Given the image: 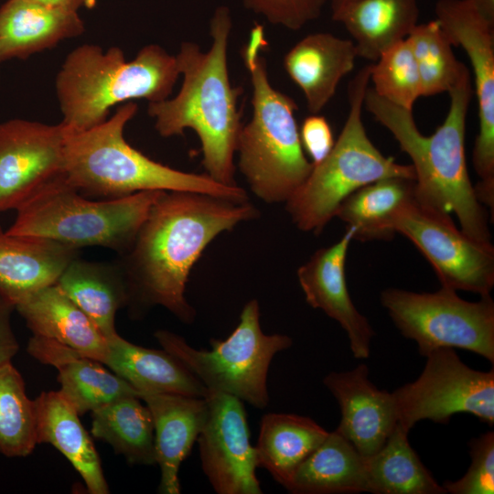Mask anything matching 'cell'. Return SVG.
I'll return each instance as SVG.
<instances>
[{
  "mask_svg": "<svg viewBox=\"0 0 494 494\" xmlns=\"http://www.w3.org/2000/svg\"><path fill=\"white\" fill-rule=\"evenodd\" d=\"M372 90L388 102L412 111L422 96L417 65L408 40H401L370 64Z\"/></svg>",
  "mask_w": 494,
  "mask_h": 494,
  "instance_id": "obj_35",
  "label": "cell"
},
{
  "mask_svg": "<svg viewBox=\"0 0 494 494\" xmlns=\"http://www.w3.org/2000/svg\"><path fill=\"white\" fill-rule=\"evenodd\" d=\"M231 28L230 10L221 5L210 19L207 51L191 41L181 43L176 55L183 79L180 90L173 98L149 102L147 113L162 137L193 130L201 145L205 173L220 184L238 186L234 158L242 124L241 89L231 85L228 68Z\"/></svg>",
  "mask_w": 494,
  "mask_h": 494,
  "instance_id": "obj_2",
  "label": "cell"
},
{
  "mask_svg": "<svg viewBox=\"0 0 494 494\" xmlns=\"http://www.w3.org/2000/svg\"><path fill=\"white\" fill-rule=\"evenodd\" d=\"M419 377L392 393L398 424L411 429L417 422L448 424L459 413L494 424V370H476L465 364L454 349L428 353Z\"/></svg>",
  "mask_w": 494,
  "mask_h": 494,
  "instance_id": "obj_11",
  "label": "cell"
},
{
  "mask_svg": "<svg viewBox=\"0 0 494 494\" xmlns=\"http://www.w3.org/2000/svg\"><path fill=\"white\" fill-rule=\"evenodd\" d=\"M27 352L58 370L59 392L79 415L124 396H139L134 388L105 369L103 363L56 340L33 335Z\"/></svg>",
  "mask_w": 494,
  "mask_h": 494,
  "instance_id": "obj_19",
  "label": "cell"
},
{
  "mask_svg": "<svg viewBox=\"0 0 494 494\" xmlns=\"http://www.w3.org/2000/svg\"><path fill=\"white\" fill-rule=\"evenodd\" d=\"M485 19L494 25V0H465Z\"/></svg>",
  "mask_w": 494,
  "mask_h": 494,
  "instance_id": "obj_40",
  "label": "cell"
},
{
  "mask_svg": "<svg viewBox=\"0 0 494 494\" xmlns=\"http://www.w3.org/2000/svg\"><path fill=\"white\" fill-rule=\"evenodd\" d=\"M33 335L56 340L104 362L107 338L57 285L44 287L16 305Z\"/></svg>",
  "mask_w": 494,
  "mask_h": 494,
  "instance_id": "obj_23",
  "label": "cell"
},
{
  "mask_svg": "<svg viewBox=\"0 0 494 494\" xmlns=\"http://www.w3.org/2000/svg\"><path fill=\"white\" fill-rule=\"evenodd\" d=\"M31 1L48 5L64 6V7L73 8L71 5V0H31Z\"/></svg>",
  "mask_w": 494,
  "mask_h": 494,
  "instance_id": "obj_41",
  "label": "cell"
},
{
  "mask_svg": "<svg viewBox=\"0 0 494 494\" xmlns=\"http://www.w3.org/2000/svg\"><path fill=\"white\" fill-rule=\"evenodd\" d=\"M257 216L258 209L249 201L163 191L118 263L130 303L161 306L180 321L193 322L196 311L185 296L192 267L218 235Z\"/></svg>",
  "mask_w": 494,
  "mask_h": 494,
  "instance_id": "obj_1",
  "label": "cell"
},
{
  "mask_svg": "<svg viewBox=\"0 0 494 494\" xmlns=\"http://www.w3.org/2000/svg\"><path fill=\"white\" fill-rule=\"evenodd\" d=\"M409 429L397 424L383 446L366 458L368 492L446 494L408 441Z\"/></svg>",
  "mask_w": 494,
  "mask_h": 494,
  "instance_id": "obj_32",
  "label": "cell"
},
{
  "mask_svg": "<svg viewBox=\"0 0 494 494\" xmlns=\"http://www.w3.org/2000/svg\"><path fill=\"white\" fill-rule=\"evenodd\" d=\"M152 414L159 492L179 494L178 472L202 430L208 413L205 397L175 393H141Z\"/></svg>",
  "mask_w": 494,
  "mask_h": 494,
  "instance_id": "obj_18",
  "label": "cell"
},
{
  "mask_svg": "<svg viewBox=\"0 0 494 494\" xmlns=\"http://www.w3.org/2000/svg\"><path fill=\"white\" fill-rule=\"evenodd\" d=\"M370 64L349 84V110L338 140L305 182L285 202V209L301 231L317 234L335 217L341 202L359 188L387 177L415 179L412 165L383 156L369 138L362 121Z\"/></svg>",
  "mask_w": 494,
  "mask_h": 494,
  "instance_id": "obj_7",
  "label": "cell"
},
{
  "mask_svg": "<svg viewBox=\"0 0 494 494\" xmlns=\"http://www.w3.org/2000/svg\"><path fill=\"white\" fill-rule=\"evenodd\" d=\"M91 413V434L107 442L131 464H156L154 422L136 395L110 402Z\"/></svg>",
  "mask_w": 494,
  "mask_h": 494,
  "instance_id": "obj_31",
  "label": "cell"
},
{
  "mask_svg": "<svg viewBox=\"0 0 494 494\" xmlns=\"http://www.w3.org/2000/svg\"><path fill=\"white\" fill-rule=\"evenodd\" d=\"M154 336L208 391L235 396L259 409L269 403L267 375L274 357L293 344L287 335L263 333L256 299L243 306L227 338L210 339V349H197L168 330Z\"/></svg>",
  "mask_w": 494,
  "mask_h": 494,
  "instance_id": "obj_9",
  "label": "cell"
},
{
  "mask_svg": "<svg viewBox=\"0 0 494 494\" xmlns=\"http://www.w3.org/2000/svg\"><path fill=\"white\" fill-rule=\"evenodd\" d=\"M65 138L60 123H0V212L18 209L62 174Z\"/></svg>",
  "mask_w": 494,
  "mask_h": 494,
  "instance_id": "obj_15",
  "label": "cell"
},
{
  "mask_svg": "<svg viewBox=\"0 0 494 494\" xmlns=\"http://www.w3.org/2000/svg\"><path fill=\"white\" fill-rule=\"evenodd\" d=\"M436 20L453 46L467 53L474 73L479 129L472 162L479 181L475 193L484 206L494 207V25L465 0H439Z\"/></svg>",
  "mask_w": 494,
  "mask_h": 494,
  "instance_id": "obj_13",
  "label": "cell"
},
{
  "mask_svg": "<svg viewBox=\"0 0 494 494\" xmlns=\"http://www.w3.org/2000/svg\"><path fill=\"white\" fill-rule=\"evenodd\" d=\"M406 39L417 65L422 96L448 92L467 69L456 59L453 45L436 19L417 24Z\"/></svg>",
  "mask_w": 494,
  "mask_h": 494,
  "instance_id": "obj_34",
  "label": "cell"
},
{
  "mask_svg": "<svg viewBox=\"0 0 494 494\" xmlns=\"http://www.w3.org/2000/svg\"><path fill=\"white\" fill-rule=\"evenodd\" d=\"M329 432L306 416L270 413L263 416L255 447L258 467L288 487L300 464Z\"/></svg>",
  "mask_w": 494,
  "mask_h": 494,
  "instance_id": "obj_29",
  "label": "cell"
},
{
  "mask_svg": "<svg viewBox=\"0 0 494 494\" xmlns=\"http://www.w3.org/2000/svg\"><path fill=\"white\" fill-rule=\"evenodd\" d=\"M392 229L409 239L434 268L441 286L481 295L494 286V246L477 241L452 221L450 215L415 199L392 217Z\"/></svg>",
  "mask_w": 494,
  "mask_h": 494,
  "instance_id": "obj_12",
  "label": "cell"
},
{
  "mask_svg": "<svg viewBox=\"0 0 494 494\" xmlns=\"http://www.w3.org/2000/svg\"><path fill=\"white\" fill-rule=\"evenodd\" d=\"M163 191L92 200L68 184L60 174L16 209V219L6 231L47 238L75 249L99 246L122 254L133 243Z\"/></svg>",
  "mask_w": 494,
  "mask_h": 494,
  "instance_id": "obj_8",
  "label": "cell"
},
{
  "mask_svg": "<svg viewBox=\"0 0 494 494\" xmlns=\"http://www.w3.org/2000/svg\"><path fill=\"white\" fill-rule=\"evenodd\" d=\"M295 494L368 492L366 458L337 430L300 464L286 488Z\"/></svg>",
  "mask_w": 494,
  "mask_h": 494,
  "instance_id": "obj_28",
  "label": "cell"
},
{
  "mask_svg": "<svg viewBox=\"0 0 494 494\" xmlns=\"http://www.w3.org/2000/svg\"><path fill=\"white\" fill-rule=\"evenodd\" d=\"M15 306L0 296V365L11 361L19 349L11 326Z\"/></svg>",
  "mask_w": 494,
  "mask_h": 494,
  "instance_id": "obj_39",
  "label": "cell"
},
{
  "mask_svg": "<svg viewBox=\"0 0 494 494\" xmlns=\"http://www.w3.org/2000/svg\"><path fill=\"white\" fill-rule=\"evenodd\" d=\"M34 401L11 361L0 365V453L26 456L37 445Z\"/></svg>",
  "mask_w": 494,
  "mask_h": 494,
  "instance_id": "obj_33",
  "label": "cell"
},
{
  "mask_svg": "<svg viewBox=\"0 0 494 494\" xmlns=\"http://www.w3.org/2000/svg\"><path fill=\"white\" fill-rule=\"evenodd\" d=\"M448 93L447 115L429 136L421 134L412 111L381 98L372 88L365 93L363 107L392 133L412 159L415 199L437 211L455 213L466 234L491 242L488 212L476 196L466 162V122L472 97L467 69Z\"/></svg>",
  "mask_w": 494,
  "mask_h": 494,
  "instance_id": "obj_3",
  "label": "cell"
},
{
  "mask_svg": "<svg viewBox=\"0 0 494 494\" xmlns=\"http://www.w3.org/2000/svg\"><path fill=\"white\" fill-rule=\"evenodd\" d=\"M415 199V179L394 177L368 184L347 197L337 209L338 217L354 228V239L361 242L389 241L393 215Z\"/></svg>",
  "mask_w": 494,
  "mask_h": 494,
  "instance_id": "obj_30",
  "label": "cell"
},
{
  "mask_svg": "<svg viewBox=\"0 0 494 494\" xmlns=\"http://www.w3.org/2000/svg\"><path fill=\"white\" fill-rule=\"evenodd\" d=\"M134 102L90 129L67 133L62 177L81 194L113 199L147 190L210 194L233 201H249L239 186H227L206 173L175 169L134 148L124 138L126 124L136 115Z\"/></svg>",
  "mask_w": 494,
  "mask_h": 494,
  "instance_id": "obj_4",
  "label": "cell"
},
{
  "mask_svg": "<svg viewBox=\"0 0 494 494\" xmlns=\"http://www.w3.org/2000/svg\"><path fill=\"white\" fill-rule=\"evenodd\" d=\"M471 464L467 473L456 481H445L451 494L494 493V433L489 431L468 443Z\"/></svg>",
  "mask_w": 494,
  "mask_h": 494,
  "instance_id": "obj_36",
  "label": "cell"
},
{
  "mask_svg": "<svg viewBox=\"0 0 494 494\" xmlns=\"http://www.w3.org/2000/svg\"><path fill=\"white\" fill-rule=\"evenodd\" d=\"M299 134L303 149L314 166L327 157L335 143L330 124L318 113L310 114L303 121Z\"/></svg>",
  "mask_w": 494,
  "mask_h": 494,
  "instance_id": "obj_38",
  "label": "cell"
},
{
  "mask_svg": "<svg viewBox=\"0 0 494 494\" xmlns=\"http://www.w3.org/2000/svg\"><path fill=\"white\" fill-rule=\"evenodd\" d=\"M267 46L264 27L256 23L241 49L252 85V117L238 135L237 167L257 198L285 203L314 165L301 144L297 104L271 83L263 56Z\"/></svg>",
  "mask_w": 494,
  "mask_h": 494,
  "instance_id": "obj_5",
  "label": "cell"
},
{
  "mask_svg": "<svg viewBox=\"0 0 494 494\" xmlns=\"http://www.w3.org/2000/svg\"><path fill=\"white\" fill-rule=\"evenodd\" d=\"M208 413L198 437L202 470L218 494H261L255 447L242 401L208 391Z\"/></svg>",
  "mask_w": 494,
  "mask_h": 494,
  "instance_id": "obj_14",
  "label": "cell"
},
{
  "mask_svg": "<svg viewBox=\"0 0 494 494\" xmlns=\"http://www.w3.org/2000/svg\"><path fill=\"white\" fill-rule=\"evenodd\" d=\"M84 31L79 11L71 7L7 0L0 6V63L27 59Z\"/></svg>",
  "mask_w": 494,
  "mask_h": 494,
  "instance_id": "obj_22",
  "label": "cell"
},
{
  "mask_svg": "<svg viewBox=\"0 0 494 494\" xmlns=\"http://www.w3.org/2000/svg\"><path fill=\"white\" fill-rule=\"evenodd\" d=\"M323 383L340 408L341 419L336 430L364 458L376 454L398 424L392 393L380 390L370 381L366 364L351 370L330 372Z\"/></svg>",
  "mask_w": 494,
  "mask_h": 494,
  "instance_id": "obj_17",
  "label": "cell"
},
{
  "mask_svg": "<svg viewBox=\"0 0 494 494\" xmlns=\"http://www.w3.org/2000/svg\"><path fill=\"white\" fill-rule=\"evenodd\" d=\"M108 339L117 334V311L130 303L119 263L74 259L56 283Z\"/></svg>",
  "mask_w": 494,
  "mask_h": 494,
  "instance_id": "obj_27",
  "label": "cell"
},
{
  "mask_svg": "<svg viewBox=\"0 0 494 494\" xmlns=\"http://www.w3.org/2000/svg\"><path fill=\"white\" fill-rule=\"evenodd\" d=\"M354 0H330L332 12L339 9Z\"/></svg>",
  "mask_w": 494,
  "mask_h": 494,
  "instance_id": "obj_43",
  "label": "cell"
},
{
  "mask_svg": "<svg viewBox=\"0 0 494 494\" xmlns=\"http://www.w3.org/2000/svg\"><path fill=\"white\" fill-rule=\"evenodd\" d=\"M103 362L139 394L175 393L206 397L205 386L172 354L147 349L123 338L118 333L107 339Z\"/></svg>",
  "mask_w": 494,
  "mask_h": 494,
  "instance_id": "obj_25",
  "label": "cell"
},
{
  "mask_svg": "<svg viewBox=\"0 0 494 494\" xmlns=\"http://www.w3.org/2000/svg\"><path fill=\"white\" fill-rule=\"evenodd\" d=\"M244 6L267 22L298 30L317 19L327 0H242Z\"/></svg>",
  "mask_w": 494,
  "mask_h": 494,
  "instance_id": "obj_37",
  "label": "cell"
},
{
  "mask_svg": "<svg viewBox=\"0 0 494 494\" xmlns=\"http://www.w3.org/2000/svg\"><path fill=\"white\" fill-rule=\"evenodd\" d=\"M417 0H354L332 12L353 38L358 57L375 61L417 25Z\"/></svg>",
  "mask_w": 494,
  "mask_h": 494,
  "instance_id": "obj_26",
  "label": "cell"
},
{
  "mask_svg": "<svg viewBox=\"0 0 494 494\" xmlns=\"http://www.w3.org/2000/svg\"><path fill=\"white\" fill-rule=\"evenodd\" d=\"M381 303L406 338L425 357L440 348L462 349L494 362V301L490 295L477 302L441 286L434 293L387 288Z\"/></svg>",
  "mask_w": 494,
  "mask_h": 494,
  "instance_id": "obj_10",
  "label": "cell"
},
{
  "mask_svg": "<svg viewBox=\"0 0 494 494\" xmlns=\"http://www.w3.org/2000/svg\"><path fill=\"white\" fill-rule=\"evenodd\" d=\"M38 444H50L70 462L91 494L109 493L101 460L74 407L57 392L35 400Z\"/></svg>",
  "mask_w": 494,
  "mask_h": 494,
  "instance_id": "obj_24",
  "label": "cell"
},
{
  "mask_svg": "<svg viewBox=\"0 0 494 494\" xmlns=\"http://www.w3.org/2000/svg\"><path fill=\"white\" fill-rule=\"evenodd\" d=\"M179 76L176 55L157 44L143 47L131 60L118 47L104 51L98 45H81L56 75L60 124L67 133L81 132L104 122L114 106L139 99L164 101Z\"/></svg>",
  "mask_w": 494,
  "mask_h": 494,
  "instance_id": "obj_6",
  "label": "cell"
},
{
  "mask_svg": "<svg viewBox=\"0 0 494 494\" xmlns=\"http://www.w3.org/2000/svg\"><path fill=\"white\" fill-rule=\"evenodd\" d=\"M78 257V249L37 236L14 235L0 227V296L15 306L54 285Z\"/></svg>",
  "mask_w": 494,
  "mask_h": 494,
  "instance_id": "obj_20",
  "label": "cell"
},
{
  "mask_svg": "<svg viewBox=\"0 0 494 494\" xmlns=\"http://www.w3.org/2000/svg\"><path fill=\"white\" fill-rule=\"evenodd\" d=\"M95 0H71V5L74 9L78 10L83 6H91Z\"/></svg>",
  "mask_w": 494,
  "mask_h": 494,
  "instance_id": "obj_42",
  "label": "cell"
},
{
  "mask_svg": "<svg viewBox=\"0 0 494 494\" xmlns=\"http://www.w3.org/2000/svg\"><path fill=\"white\" fill-rule=\"evenodd\" d=\"M353 239L354 228L347 227L338 242L318 249L297 269V278L307 304L322 310L347 332L354 358L368 359L375 333L353 304L346 281L347 253Z\"/></svg>",
  "mask_w": 494,
  "mask_h": 494,
  "instance_id": "obj_16",
  "label": "cell"
},
{
  "mask_svg": "<svg viewBox=\"0 0 494 494\" xmlns=\"http://www.w3.org/2000/svg\"><path fill=\"white\" fill-rule=\"evenodd\" d=\"M357 57L352 40L317 32L296 42L283 62L289 78L302 91L308 112L314 114L332 99L340 81L353 70Z\"/></svg>",
  "mask_w": 494,
  "mask_h": 494,
  "instance_id": "obj_21",
  "label": "cell"
}]
</instances>
